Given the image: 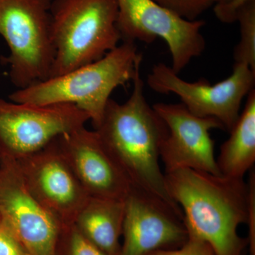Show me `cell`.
Wrapping results in <instances>:
<instances>
[{"label":"cell","mask_w":255,"mask_h":255,"mask_svg":"<svg viewBox=\"0 0 255 255\" xmlns=\"http://www.w3.org/2000/svg\"><path fill=\"white\" fill-rule=\"evenodd\" d=\"M132 81L130 97L123 104L110 99L95 130L132 187L164 201L183 216L169 196L159 166L161 147L168 129L146 100L140 70Z\"/></svg>","instance_id":"1"},{"label":"cell","mask_w":255,"mask_h":255,"mask_svg":"<svg viewBox=\"0 0 255 255\" xmlns=\"http://www.w3.org/2000/svg\"><path fill=\"white\" fill-rule=\"evenodd\" d=\"M164 177L169 196L182 210L188 235L209 243L217 255H245L248 238L238 231L249 214L250 188L244 179L191 169Z\"/></svg>","instance_id":"2"},{"label":"cell","mask_w":255,"mask_h":255,"mask_svg":"<svg viewBox=\"0 0 255 255\" xmlns=\"http://www.w3.org/2000/svg\"><path fill=\"white\" fill-rule=\"evenodd\" d=\"M142 60L134 42H123L94 63L16 90L9 99L36 105L71 104L88 114L95 129L112 92L133 80Z\"/></svg>","instance_id":"3"},{"label":"cell","mask_w":255,"mask_h":255,"mask_svg":"<svg viewBox=\"0 0 255 255\" xmlns=\"http://www.w3.org/2000/svg\"><path fill=\"white\" fill-rule=\"evenodd\" d=\"M117 0H53L55 50L49 78L94 63L119 46Z\"/></svg>","instance_id":"4"},{"label":"cell","mask_w":255,"mask_h":255,"mask_svg":"<svg viewBox=\"0 0 255 255\" xmlns=\"http://www.w3.org/2000/svg\"><path fill=\"white\" fill-rule=\"evenodd\" d=\"M53 0H0V35L9 47L1 63L9 65L18 90L49 78L55 50L51 35Z\"/></svg>","instance_id":"5"},{"label":"cell","mask_w":255,"mask_h":255,"mask_svg":"<svg viewBox=\"0 0 255 255\" xmlns=\"http://www.w3.org/2000/svg\"><path fill=\"white\" fill-rule=\"evenodd\" d=\"M0 219L28 255H57L61 225L33 195L17 160L1 145Z\"/></svg>","instance_id":"6"},{"label":"cell","mask_w":255,"mask_h":255,"mask_svg":"<svg viewBox=\"0 0 255 255\" xmlns=\"http://www.w3.org/2000/svg\"><path fill=\"white\" fill-rule=\"evenodd\" d=\"M147 82L153 91L177 95L191 114L217 119L230 132L239 118L242 102L255 89V71L246 64L235 63L228 78L211 85L204 79L186 81L160 63L152 68Z\"/></svg>","instance_id":"7"},{"label":"cell","mask_w":255,"mask_h":255,"mask_svg":"<svg viewBox=\"0 0 255 255\" xmlns=\"http://www.w3.org/2000/svg\"><path fill=\"white\" fill-rule=\"evenodd\" d=\"M117 28L122 41L150 43L162 38L168 46L171 68L176 73L204 53V20L184 19L153 0H117Z\"/></svg>","instance_id":"8"},{"label":"cell","mask_w":255,"mask_h":255,"mask_svg":"<svg viewBox=\"0 0 255 255\" xmlns=\"http://www.w3.org/2000/svg\"><path fill=\"white\" fill-rule=\"evenodd\" d=\"M90 120L71 104L36 105L0 99V145L14 157H23L85 127Z\"/></svg>","instance_id":"9"},{"label":"cell","mask_w":255,"mask_h":255,"mask_svg":"<svg viewBox=\"0 0 255 255\" xmlns=\"http://www.w3.org/2000/svg\"><path fill=\"white\" fill-rule=\"evenodd\" d=\"M15 158L30 190L62 228L75 224L91 197L64 156L57 137L41 150Z\"/></svg>","instance_id":"10"},{"label":"cell","mask_w":255,"mask_h":255,"mask_svg":"<svg viewBox=\"0 0 255 255\" xmlns=\"http://www.w3.org/2000/svg\"><path fill=\"white\" fill-rule=\"evenodd\" d=\"M167 129L160 150L165 173L191 169L221 175L210 131L224 130L219 120L194 115L180 104L157 103L152 106Z\"/></svg>","instance_id":"11"},{"label":"cell","mask_w":255,"mask_h":255,"mask_svg":"<svg viewBox=\"0 0 255 255\" xmlns=\"http://www.w3.org/2000/svg\"><path fill=\"white\" fill-rule=\"evenodd\" d=\"M124 203V243L119 255H148L177 249L187 241L183 216L164 201L132 187Z\"/></svg>","instance_id":"12"},{"label":"cell","mask_w":255,"mask_h":255,"mask_svg":"<svg viewBox=\"0 0 255 255\" xmlns=\"http://www.w3.org/2000/svg\"><path fill=\"white\" fill-rule=\"evenodd\" d=\"M57 140L90 197L125 200L132 185L95 130L83 127Z\"/></svg>","instance_id":"13"},{"label":"cell","mask_w":255,"mask_h":255,"mask_svg":"<svg viewBox=\"0 0 255 255\" xmlns=\"http://www.w3.org/2000/svg\"><path fill=\"white\" fill-rule=\"evenodd\" d=\"M125 214L124 201L90 198L75 225L85 237L107 255H119Z\"/></svg>","instance_id":"14"},{"label":"cell","mask_w":255,"mask_h":255,"mask_svg":"<svg viewBox=\"0 0 255 255\" xmlns=\"http://www.w3.org/2000/svg\"><path fill=\"white\" fill-rule=\"evenodd\" d=\"M244 110L222 144L216 159L221 175L244 179L255 162V90L248 95Z\"/></svg>","instance_id":"15"},{"label":"cell","mask_w":255,"mask_h":255,"mask_svg":"<svg viewBox=\"0 0 255 255\" xmlns=\"http://www.w3.org/2000/svg\"><path fill=\"white\" fill-rule=\"evenodd\" d=\"M241 38L234 50L235 63L246 64L255 71V2L238 16Z\"/></svg>","instance_id":"16"},{"label":"cell","mask_w":255,"mask_h":255,"mask_svg":"<svg viewBox=\"0 0 255 255\" xmlns=\"http://www.w3.org/2000/svg\"><path fill=\"white\" fill-rule=\"evenodd\" d=\"M155 2L174 14L189 21L197 20L209 8L214 0H153Z\"/></svg>","instance_id":"17"},{"label":"cell","mask_w":255,"mask_h":255,"mask_svg":"<svg viewBox=\"0 0 255 255\" xmlns=\"http://www.w3.org/2000/svg\"><path fill=\"white\" fill-rule=\"evenodd\" d=\"M60 236L65 240V255H107L85 237L75 224L63 228Z\"/></svg>","instance_id":"18"},{"label":"cell","mask_w":255,"mask_h":255,"mask_svg":"<svg viewBox=\"0 0 255 255\" xmlns=\"http://www.w3.org/2000/svg\"><path fill=\"white\" fill-rule=\"evenodd\" d=\"M148 255H217L209 243L188 235L187 241L179 248L154 252Z\"/></svg>","instance_id":"19"},{"label":"cell","mask_w":255,"mask_h":255,"mask_svg":"<svg viewBox=\"0 0 255 255\" xmlns=\"http://www.w3.org/2000/svg\"><path fill=\"white\" fill-rule=\"evenodd\" d=\"M255 2V0H228L214 5L216 18L224 23L237 22L238 16L247 6Z\"/></svg>","instance_id":"20"},{"label":"cell","mask_w":255,"mask_h":255,"mask_svg":"<svg viewBox=\"0 0 255 255\" xmlns=\"http://www.w3.org/2000/svg\"><path fill=\"white\" fill-rule=\"evenodd\" d=\"M0 255H28L0 220Z\"/></svg>","instance_id":"21"},{"label":"cell","mask_w":255,"mask_h":255,"mask_svg":"<svg viewBox=\"0 0 255 255\" xmlns=\"http://www.w3.org/2000/svg\"><path fill=\"white\" fill-rule=\"evenodd\" d=\"M248 185L250 188V205L248 214V225L249 227L248 235V247L250 255H255V175L254 171H251L250 174Z\"/></svg>","instance_id":"22"},{"label":"cell","mask_w":255,"mask_h":255,"mask_svg":"<svg viewBox=\"0 0 255 255\" xmlns=\"http://www.w3.org/2000/svg\"><path fill=\"white\" fill-rule=\"evenodd\" d=\"M228 1V0H214V2L215 4H216V3L224 2V1Z\"/></svg>","instance_id":"23"},{"label":"cell","mask_w":255,"mask_h":255,"mask_svg":"<svg viewBox=\"0 0 255 255\" xmlns=\"http://www.w3.org/2000/svg\"><path fill=\"white\" fill-rule=\"evenodd\" d=\"M0 220H1V219H0Z\"/></svg>","instance_id":"24"}]
</instances>
